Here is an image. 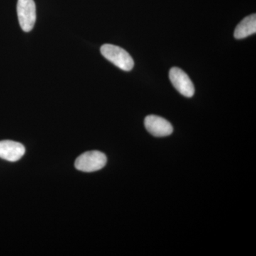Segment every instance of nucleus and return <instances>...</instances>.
I'll return each mask as SVG.
<instances>
[{
    "label": "nucleus",
    "mask_w": 256,
    "mask_h": 256,
    "mask_svg": "<svg viewBox=\"0 0 256 256\" xmlns=\"http://www.w3.org/2000/svg\"><path fill=\"white\" fill-rule=\"evenodd\" d=\"M100 52L106 60L121 70L129 72L134 66L132 56L121 47L112 44H104L101 46Z\"/></svg>",
    "instance_id": "obj_1"
},
{
    "label": "nucleus",
    "mask_w": 256,
    "mask_h": 256,
    "mask_svg": "<svg viewBox=\"0 0 256 256\" xmlns=\"http://www.w3.org/2000/svg\"><path fill=\"white\" fill-rule=\"evenodd\" d=\"M107 163V158L104 153L94 150L84 152L78 156L75 162V168L84 172L98 171Z\"/></svg>",
    "instance_id": "obj_2"
},
{
    "label": "nucleus",
    "mask_w": 256,
    "mask_h": 256,
    "mask_svg": "<svg viewBox=\"0 0 256 256\" xmlns=\"http://www.w3.org/2000/svg\"><path fill=\"white\" fill-rule=\"evenodd\" d=\"M18 22L24 32L32 31L36 22V5L34 0H18L16 6Z\"/></svg>",
    "instance_id": "obj_3"
},
{
    "label": "nucleus",
    "mask_w": 256,
    "mask_h": 256,
    "mask_svg": "<svg viewBox=\"0 0 256 256\" xmlns=\"http://www.w3.org/2000/svg\"><path fill=\"white\" fill-rule=\"evenodd\" d=\"M170 79L175 88L182 95L192 98L195 92L194 86L188 74L178 67L172 68L170 70Z\"/></svg>",
    "instance_id": "obj_4"
},
{
    "label": "nucleus",
    "mask_w": 256,
    "mask_h": 256,
    "mask_svg": "<svg viewBox=\"0 0 256 256\" xmlns=\"http://www.w3.org/2000/svg\"><path fill=\"white\" fill-rule=\"evenodd\" d=\"M146 130L154 137H166L173 132V127L169 121L160 116L150 114L144 119Z\"/></svg>",
    "instance_id": "obj_5"
},
{
    "label": "nucleus",
    "mask_w": 256,
    "mask_h": 256,
    "mask_svg": "<svg viewBox=\"0 0 256 256\" xmlns=\"http://www.w3.org/2000/svg\"><path fill=\"white\" fill-rule=\"evenodd\" d=\"M25 154V148L21 143L12 140L0 141V158L6 161H18Z\"/></svg>",
    "instance_id": "obj_6"
},
{
    "label": "nucleus",
    "mask_w": 256,
    "mask_h": 256,
    "mask_svg": "<svg viewBox=\"0 0 256 256\" xmlns=\"http://www.w3.org/2000/svg\"><path fill=\"white\" fill-rule=\"evenodd\" d=\"M256 32V15L250 14L244 18L234 32V37L237 40L246 38Z\"/></svg>",
    "instance_id": "obj_7"
}]
</instances>
